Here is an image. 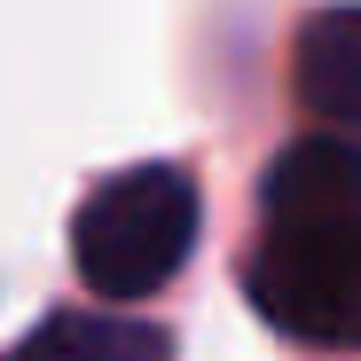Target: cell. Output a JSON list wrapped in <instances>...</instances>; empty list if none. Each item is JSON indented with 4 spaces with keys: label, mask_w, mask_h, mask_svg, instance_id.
<instances>
[{
    "label": "cell",
    "mask_w": 361,
    "mask_h": 361,
    "mask_svg": "<svg viewBox=\"0 0 361 361\" xmlns=\"http://www.w3.org/2000/svg\"><path fill=\"white\" fill-rule=\"evenodd\" d=\"M0 361H173V345H165V330L126 322V314H47Z\"/></svg>",
    "instance_id": "4"
},
{
    "label": "cell",
    "mask_w": 361,
    "mask_h": 361,
    "mask_svg": "<svg viewBox=\"0 0 361 361\" xmlns=\"http://www.w3.org/2000/svg\"><path fill=\"white\" fill-rule=\"evenodd\" d=\"M298 94L338 134H361V8H322L298 32Z\"/></svg>",
    "instance_id": "3"
},
{
    "label": "cell",
    "mask_w": 361,
    "mask_h": 361,
    "mask_svg": "<svg viewBox=\"0 0 361 361\" xmlns=\"http://www.w3.org/2000/svg\"><path fill=\"white\" fill-rule=\"evenodd\" d=\"M252 298L298 345H361V134H322L275 157Z\"/></svg>",
    "instance_id": "1"
},
{
    "label": "cell",
    "mask_w": 361,
    "mask_h": 361,
    "mask_svg": "<svg viewBox=\"0 0 361 361\" xmlns=\"http://www.w3.org/2000/svg\"><path fill=\"white\" fill-rule=\"evenodd\" d=\"M197 244V189L173 165L110 173L71 220V259L102 298H149Z\"/></svg>",
    "instance_id": "2"
}]
</instances>
